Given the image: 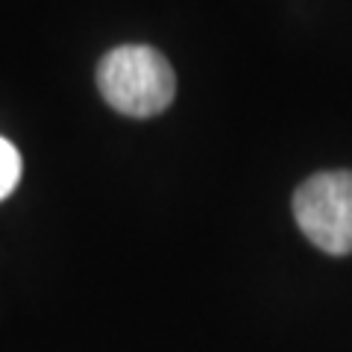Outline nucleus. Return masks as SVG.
Here are the masks:
<instances>
[{
	"mask_svg": "<svg viewBox=\"0 0 352 352\" xmlns=\"http://www.w3.org/2000/svg\"><path fill=\"white\" fill-rule=\"evenodd\" d=\"M294 217L302 235L329 256L352 252V170L314 173L294 194Z\"/></svg>",
	"mask_w": 352,
	"mask_h": 352,
	"instance_id": "f03ea898",
	"label": "nucleus"
},
{
	"mask_svg": "<svg viewBox=\"0 0 352 352\" xmlns=\"http://www.w3.org/2000/svg\"><path fill=\"white\" fill-rule=\"evenodd\" d=\"M21 182V153L12 141L0 135V203L18 188Z\"/></svg>",
	"mask_w": 352,
	"mask_h": 352,
	"instance_id": "7ed1b4c3",
	"label": "nucleus"
},
{
	"mask_svg": "<svg viewBox=\"0 0 352 352\" xmlns=\"http://www.w3.org/2000/svg\"><path fill=\"white\" fill-rule=\"evenodd\" d=\"M97 88L120 115H162L176 97V74L170 62L147 44H120L97 65Z\"/></svg>",
	"mask_w": 352,
	"mask_h": 352,
	"instance_id": "f257e3e1",
	"label": "nucleus"
}]
</instances>
